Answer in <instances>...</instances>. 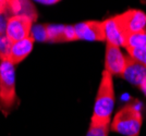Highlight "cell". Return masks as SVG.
<instances>
[{
	"mask_svg": "<svg viewBox=\"0 0 146 136\" xmlns=\"http://www.w3.org/2000/svg\"><path fill=\"white\" fill-rule=\"evenodd\" d=\"M115 97L113 76L104 70L95 97L90 126L102 127L110 125V120L115 108Z\"/></svg>",
	"mask_w": 146,
	"mask_h": 136,
	"instance_id": "cell-1",
	"label": "cell"
},
{
	"mask_svg": "<svg viewBox=\"0 0 146 136\" xmlns=\"http://www.w3.org/2000/svg\"><path fill=\"white\" fill-rule=\"evenodd\" d=\"M142 122L143 117L140 108L134 102H130L116 113L110 123V130L125 136H139Z\"/></svg>",
	"mask_w": 146,
	"mask_h": 136,
	"instance_id": "cell-2",
	"label": "cell"
},
{
	"mask_svg": "<svg viewBox=\"0 0 146 136\" xmlns=\"http://www.w3.org/2000/svg\"><path fill=\"white\" fill-rule=\"evenodd\" d=\"M17 102L15 65L10 61H0V111L8 116Z\"/></svg>",
	"mask_w": 146,
	"mask_h": 136,
	"instance_id": "cell-3",
	"label": "cell"
},
{
	"mask_svg": "<svg viewBox=\"0 0 146 136\" xmlns=\"http://www.w3.org/2000/svg\"><path fill=\"white\" fill-rule=\"evenodd\" d=\"M113 19L121 32L123 42L124 37L130 34L146 31V13L142 10L130 9L121 14L115 15Z\"/></svg>",
	"mask_w": 146,
	"mask_h": 136,
	"instance_id": "cell-4",
	"label": "cell"
},
{
	"mask_svg": "<svg viewBox=\"0 0 146 136\" xmlns=\"http://www.w3.org/2000/svg\"><path fill=\"white\" fill-rule=\"evenodd\" d=\"M34 39L50 43H68L79 40L73 25H39Z\"/></svg>",
	"mask_w": 146,
	"mask_h": 136,
	"instance_id": "cell-5",
	"label": "cell"
},
{
	"mask_svg": "<svg viewBox=\"0 0 146 136\" xmlns=\"http://www.w3.org/2000/svg\"><path fill=\"white\" fill-rule=\"evenodd\" d=\"M34 21L36 20H34L29 15H24V14L9 17L6 35L12 43H17L22 39L30 37L33 31Z\"/></svg>",
	"mask_w": 146,
	"mask_h": 136,
	"instance_id": "cell-6",
	"label": "cell"
},
{
	"mask_svg": "<svg viewBox=\"0 0 146 136\" xmlns=\"http://www.w3.org/2000/svg\"><path fill=\"white\" fill-rule=\"evenodd\" d=\"M73 26L78 39L90 42H106L104 21H85Z\"/></svg>",
	"mask_w": 146,
	"mask_h": 136,
	"instance_id": "cell-7",
	"label": "cell"
},
{
	"mask_svg": "<svg viewBox=\"0 0 146 136\" xmlns=\"http://www.w3.org/2000/svg\"><path fill=\"white\" fill-rule=\"evenodd\" d=\"M125 67V57L120 50V47L113 44L106 43L105 50V71L112 75L121 76Z\"/></svg>",
	"mask_w": 146,
	"mask_h": 136,
	"instance_id": "cell-8",
	"label": "cell"
},
{
	"mask_svg": "<svg viewBox=\"0 0 146 136\" xmlns=\"http://www.w3.org/2000/svg\"><path fill=\"white\" fill-rule=\"evenodd\" d=\"M121 77L128 81L130 84L139 87L146 79V68L143 67L140 62L135 61L129 56L125 57V67L122 72Z\"/></svg>",
	"mask_w": 146,
	"mask_h": 136,
	"instance_id": "cell-9",
	"label": "cell"
},
{
	"mask_svg": "<svg viewBox=\"0 0 146 136\" xmlns=\"http://www.w3.org/2000/svg\"><path fill=\"white\" fill-rule=\"evenodd\" d=\"M34 44H35V39H34V37L32 35H31L30 37L22 39L20 42L13 43L9 61L11 62L12 64H14V65L21 63L32 52Z\"/></svg>",
	"mask_w": 146,
	"mask_h": 136,
	"instance_id": "cell-10",
	"label": "cell"
},
{
	"mask_svg": "<svg viewBox=\"0 0 146 136\" xmlns=\"http://www.w3.org/2000/svg\"><path fill=\"white\" fill-rule=\"evenodd\" d=\"M105 24V34H106V43H110L117 45L119 47L123 46V37L116 21L112 18L105 20L104 21Z\"/></svg>",
	"mask_w": 146,
	"mask_h": 136,
	"instance_id": "cell-11",
	"label": "cell"
},
{
	"mask_svg": "<svg viewBox=\"0 0 146 136\" xmlns=\"http://www.w3.org/2000/svg\"><path fill=\"white\" fill-rule=\"evenodd\" d=\"M123 47L127 48H140V47H146V31L130 34L124 37Z\"/></svg>",
	"mask_w": 146,
	"mask_h": 136,
	"instance_id": "cell-12",
	"label": "cell"
},
{
	"mask_svg": "<svg viewBox=\"0 0 146 136\" xmlns=\"http://www.w3.org/2000/svg\"><path fill=\"white\" fill-rule=\"evenodd\" d=\"M13 43L7 35L0 36V61H9Z\"/></svg>",
	"mask_w": 146,
	"mask_h": 136,
	"instance_id": "cell-13",
	"label": "cell"
},
{
	"mask_svg": "<svg viewBox=\"0 0 146 136\" xmlns=\"http://www.w3.org/2000/svg\"><path fill=\"white\" fill-rule=\"evenodd\" d=\"M128 56L134 59L135 61L140 62L143 67L146 68V47L140 48H127Z\"/></svg>",
	"mask_w": 146,
	"mask_h": 136,
	"instance_id": "cell-14",
	"label": "cell"
},
{
	"mask_svg": "<svg viewBox=\"0 0 146 136\" xmlns=\"http://www.w3.org/2000/svg\"><path fill=\"white\" fill-rule=\"evenodd\" d=\"M109 130L110 125H106V126H102V127L90 126L86 136H108Z\"/></svg>",
	"mask_w": 146,
	"mask_h": 136,
	"instance_id": "cell-15",
	"label": "cell"
},
{
	"mask_svg": "<svg viewBox=\"0 0 146 136\" xmlns=\"http://www.w3.org/2000/svg\"><path fill=\"white\" fill-rule=\"evenodd\" d=\"M8 20H9V17H7L6 13L0 15V36L1 35H6Z\"/></svg>",
	"mask_w": 146,
	"mask_h": 136,
	"instance_id": "cell-16",
	"label": "cell"
},
{
	"mask_svg": "<svg viewBox=\"0 0 146 136\" xmlns=\"http://www.w3.org/2000/svg\"><path fill=\"white\" fill-rule=\"evenodd\" d=\"M8 5H9V1L0 0V15L7 12V10H8Z\"/></svg>",
	"mask_w": 146,
	"mask_h": 136,
	"instance_id": "cell-17",
	"label": "cell"
},
{
	"mask_svg": "<svg viewBox=\"0 0 146 136\" xmlns=\"http://www.w3.org/2000/svg\"><path fill=\"white\" fill-rule=\"evenodd\" d=\"M140 89L146 95V79H145V81H144V82L142 83V85L140 86Z\"/></svg>",
	"mask_w": 146,
	"mask_h": 136,
	"instance_id": "cell-18",
	"label": "cell"
},
{
	"mask_svg": "<svg viewBox=\"0 0 146 136\" xmlns=\"http://www.w3.org/2000/svg\"><path fill=\"white\" fill-rule=\"evenodd\" d=\"M58 1H39V3H44V5H51V3H57Z\"/></svg>",
	"mask_w": 146,
	"mask_h": 136,
	"instance_id": "cell-19",
	"label": "cell"
}]
</instances>
